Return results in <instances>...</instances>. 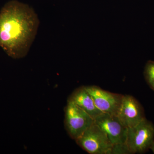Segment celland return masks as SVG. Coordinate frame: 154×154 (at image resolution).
Instances as JSON below:
<instances>
[{
    "label": "cell",
    "instance_id": "cell-1",
    "mask_svg": "<svg viewBox=\"0 0 154 154\" xmlns=\"http://www.w3.org/2000/svg\"><path fill=\"white\" fill-rule=\"evenodd\" d=\"M39 21L28 5L12 1L0 11V47L9 56L22 58L28 54Z\"/></svg>",
    "mask_w": 154,
    "mask_h": 154
},
{
    "label": "cell",
    "instance_id": "cell-2",
    "mask_svg": "<svg viewBox=\"0 0 154 154\" xmlns=\"http://www.w3.org/2000/svg\"><path fill=\"white\" fill-rule=\"evenodd\" d=\"M154 142V125L146 118L135 126L128 128L125 144L131 154L145 152Z\"/></svg>",
    "mask_w": 154,
    "mask_h": 154
},
{
    "label": "cell",
    "instance_id": "cell-3",
    "mask_svg": "<svg viewBox=\"0 0 154 154\" xmlns=\"http://www.w3.org/2000/svg\"><path fill=\"white\" fill-rule=\"evenodd\" d=\"M75 140L91 154H111L113 147L105 133L95 122Z\"/></svg>",
    "mask_w": 154,
    "mask_h": 154
},
{
    "label": "cell",
    "instance_id": "cell-4",
    "mask_svg": "<svg viewBox=\"0 0 154 154\" xmlns=\"http://www.w3.org/2000/svg\"><path fill=\"white\" fill-rule=\"evenodd\" d=\"M65 116L66 129L71 137L75 140L94 122L90 115L69 100L66 107Z\"/></svg>",
    "mask_w": 154,
    "mask_h": 154
},
{
    "label": "cell",
    "instance_id": "cell-5",
    "mask_svg": "<svg viewBox=\"0 0 154 154\" xmlns=\"http://www.w3.org/2000/svg\"><path fill=\"white\" fill-rule=\"evenodd\" d=\"M96 107L102 113L117 116L124 96L102 90L97 86H87Z\"/></svg>",
    "mask_w": 154,
    "mask_h": 154
},
{
    "label": "cell",
    "instance_id": "cell-6",
    "mask_svg": "<svg viewBox=\"0 0 154 154\" xmlns=\"http://www.w3.org/2000/svg\"><path fill=\"white\" fill-rule=\"evenodd\" d=\"M94 122L105 133L113 146L125 143L128 128L117 116L102 113L94 119Z\"/></svg>",
    "mask_w": 154,
    "mask_h": 154
},
{
    "label": "cell",
    "instance_id": "cell-7",
    "mask_svg": "<svg viewBox=\"0 0 154 154\" xmlns=\"http://www.w3.org/2000/svg\"><path fill=\"white\" fill-rule=\"evenodd\" d=\"M117 116L127 128L135 126L145 118L143 107L130 95L124 96Z\"/></svg>",
    "mask_w": 154,
    "mask_h": 154
},
{
    "label": "cell",
    "instance_id": "cell-8",
    "mask_svg": "<svg viewBox=\"0 0 154 154\" xmlns=\"http://www.w3.org/2000/svg\"><path fill=\"white\" fill-rule=\"evenodd\" d=\"M68 100L73 102L94 120L102 113L96 107L92 96L85 87L77 89L72 94Z\"/></svg>",
    "mask_w": 154,
    "mask_h": 154
},
{
    "label": "cell",
    "instance_id": "cell-9",
    "mask_svg": "<svg viewBox=\"0 0 154 154\" xmlns=\"http://www.w3.org/2000/svg\"><path fill=\"white\" fill-rule=\"evenodd\" d=\"M144 75L148 85L154 91V61L149 60L146 63Z\"/></svg>",
    "mask_w": 154,
    "mask_h": 154
},
{
    "label": "cell",
    "instance_id": "cell-10",
    "mask_svg": "<svg viewBox=\"0 0 154 154\" xmlns=\"http://www.w3.org/2000/svg\"><path fill=\"white\" fill-rule=\"evenodd\" d=\"M149 149L151 150L152 152L154 154V142L151 145Z\"/></svg>",
    "mask_w": 154,
    "mask_h": 154
}]
</instances>
